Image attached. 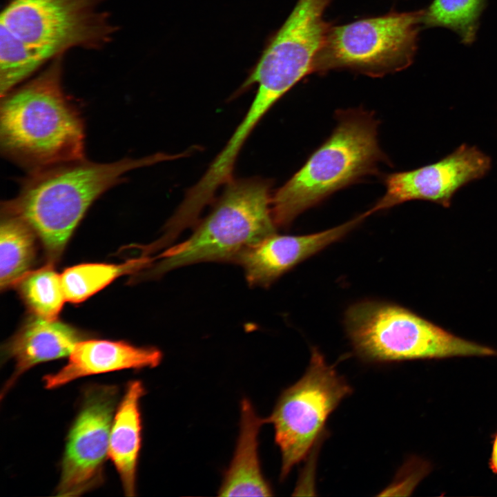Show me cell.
Here are the masks:
<instances>
[{"label": "cell", "mask_w": 497, "mask_h": 497, "mask_svg": "<svg viewBox=\"0 0 497 497\" xmlns=\"http://www.w3.org/2000/svg\"><path fill=\"white\" fill-rule=\"evenodd\" d=\"M266 423L247 399L241 402L240 433L234 456L219 489L221 496H270L258 456V434Z\"/></svg>", "instance_id": "14"}, {"label": "cell", "mask_w": 497, "mask_h": 497, "mask_svg": "<svg viewBox=\"0 0 497 497\" xmlns=\"http://www.w3.org/2000/svg\"><path fill=\"white\" fill-rule=\"evenodd\" d=\"M59 55L1 97L0 148L28 172L85 158L82 117L62 86Z\"/></svg>", "instance_id": "1"}, {"label": "cell", "mask_w": 497, "mask_h": 497, "mask_svg": "<svg viewBox=\"0 0 497 497\" xmlns=\"http://www.w3.org/2000/svg\"><path fill=\"white\" fill-rule=\"evenodd\" d=\"M423 10L391 12L342 26H330L313 72L346 69L382 77L409 66L422 26Z\"/></svg>", "instance_id": "6"}, {"label": "cell", "mask_w": 497, "mask_h": 497, "mask_svg": "<svg viewBox=\"0 0 497 497\" xmlns=\"http://www.w3.org/2000/svg\"><path fill=\"white\" fill-rule=\"evenodd\" d=\"M32 228L23 219L2 213L0 226V287L13 286L27 273L36 255Z\"/></svg>", "instance_id": "16"}, {"label": "cell", "mask_w": 497, "mask_h": 497, "mask_svg": "<svg viewBox=\"0 0 497 497\" xmlns=\"http://www.w3.org/2000/svg\"><path fill=\"white\" fill-rule=\"evenodd\" d=\"M34 315L57 319L66 300L61 275L48 264L28 271L14 285Z\"/></svg>", "instance_id": "18"}, {"label": "cell", "mask_w": 497, "mask_h": 497, "mask_svg": "<svg viewBox=\"0 0 497 497\" xmlns=\"http://www.w3.org/2000/svg\"><path fill=\"white\" fill-rule=\"evenodd\" d=\"M367 212L339 226L302 235L271 234L250 247L236 260L250 286L269 287L299 263L340 240L360 224Z\"/></svg>", "instance_id": "11"}, {"label": "cell", "mask_w": 497, "mask_h": 497, "mask_svg": "<svg viewBox=\"0 0 497 497\" xmlns=\"http://www.w3.org/2000/svg\"><path fill=\"white\" fill-rule=\"evenodd\" d=\"M46 61L5 28L0 26V92L3 96Z\"/></svg>", "instance_id": "20"}, {"label": "cell", "mask_w": 497, "mask_h": 497, "mask_svg": "<svg viewBox=\"0 0 497 497\" xmlns=\"http://www.w3.org/2000/svg\"><path fill=\"white\" fill-rule=\"evenodd\" d=\"M344 324L355 352L367 362L497 355L495 349L462 339L393 303L367 300L353 304Z\"/></svg>", "instance_id": "5"}, {"label": "cell", "mask_w": 497, "mask_h": 497, "mask_svg": "<svg viewBox=\"0 0 497 497\" xmlns=\"http://www.w3.org/2000/svg\"><path fill=\"white\" fill-rule=\"evenodd\" d=\"M193 234L157 257L148 275L157 277L205 262L235 263L244 251L276 232L270 182L259 177L232 179Z\"/></svg>", "instance_id": "4"}, {"label": "cell", "mask_w": 497, "mask_h": 497, "mask_svg": "<svg viewBox=\"0 0 497 497\" xmlns=\"http://www.w3.org/2000/svg\"><path fill=\"white\" fill-rule=\"evenodd\" d=\"M84 339L81 332L57 319L30 318L1 348V359H12L15 364L2 393L34 366L69 356L75 344Z\"/></svg>", "instance_id": "13"}, {"label": "cell", "mask_w": 497, "mask_h": 497, "mask_svg": "<svg viewBox=\"0 0 497 497\" xmlns=\"http://www.w3.org/2000/svg\"><path fill=\"white\" fill-rule=\"evenodd\" d=\"M337 119L328 139L272 195L276 226H288L334 192L375 173L384 159L378 142V121L370 113L343 110Z\"/></svg>", "instance_id": "3"}, {"label": "cell", "mask_w": 497, "mask_h": 497, "mask_svg": "<svg viewBox=\"0 0 497 497\" xmlns=\"http://www.w3.org/2000/svg\"><path fill=\"white\" fill-rule=\"evenodd\" d=\"M144 393L142 382L134 380L128 383L113 418L110 435L108 456L128 496L135 495L136 470L142 441L139 401Z\"/></svg>", "instance_id": "15"}, {"label": "cell", "mask_w": 497, "mask_h": 497, "mask_svg": "<svg viewBox=\"0 0 497 497\" xmlns=\"http://www.w3.org/2000/svg\"><path fill=\"white\" fill-rule=\"evenodd\" d=\"M490 167L487 155L475 146L462 144L436 162L388 175L384 195L369 211L372 214L411 200L449 207L460 188L485 176Z\"/></svg>", "instance_id": "10"}, {"label": "cell", "mask_w": 497, "mask_h": 497, "mask_svg": "<svg viewBox=\"0 0 497 497\" xmlns=\"http://www.w3.org/2000/svg\"><path fill=\"white\" fill-rule=\"evenodd\" d=\"M162 358V352L155 347L84 339L75 344L64 367L43 377L44 387L52 389L87 376L126 369L153 368L159 364Z\"/></svg>", "instance_id": "12"}, {"label": "cell", "mask_w": 497, "mask_h": 497, "mask_svg": "<svg viewBox=\"0 0 497 497\" xmlns=\"http://www.w3.org/2000/svg\"><path fill=\"white\" fill-rule=\"evenodd\" d=\"M150 260L144 257L121 264H82L70 267L61 275L66 300L83 302L117 277L150 264Z\"/></svg>", "instance_id": "17"}, {"label": "cell", "mask_w": 497, "mask_h": 497, "mask_svg": "<svg viewBox=\"0 0 497 497\" xmlns=\"http://www.w3.org/2000/svg\"><path fill=\"white\" fill-rule=\"evenodd\" d=\"M491 467L497 474V435L495 438L491 458Z\"/></svg>", "instance_id": "21"}, {"label": "cell", "mask_w": 497, "mask_h": 497, "mask_svg": "<svg viewBox=\"0 0 497 497\" xmlns=\"http://www.w3.org/2000/svg\"><path fill=\"white\" fill-rule=\"evenodd\" d=\"M177 155L157 153L110 163L85 158L28 172L17 196L1 204V212L26 221L41 240L50 262L57 260L90 206L122 182L131 170Z\"/></svg>", "instance_id": "2"}, {"label": "cell", "mask_w": 497, "mask_h": 497, "mask_svg": "<svg viewBox=\"0 0 497 497\" xmlns=\"http://www.w3.org/2000/svg\"><path fill=\"white\" fill-rule=\"evenodd\" d=\"M104 0H10L0 26L48 61L72 48L99 49L115 32Z\"/></svg>", "instance_id": "7"}, {"label": "cell", "mask_w": 497, "mask_h": 497, "mask_svg": "<svg viewBox=\"0 0 497 497\" xmlns=\"http://www.w3.org/2000/svg\"><path fill=\"white\" fill-rule=\"evenodd\" d=\"M352 389L329 364L317 348H312L303 376L284 389L266 423H272L282 456L280 478L309 454L326 422Z\"/></svg>", "instance_id": "8"}, {"label": "cell", "mask_w": 497, "mask_h": 497, "mask_svg": "<svg viewBox=\"0 0 497 497\" xmlns=\"http://www.w3.org/2000/svg\"><path fill=\"white\" fill-rule=\"evenodd\" d=\"M486 0H433L423 10L422 26L445 28L456 33L464 44L476 37Z\"/></svg>", "instance_id": "19"}, {"label": "cell", "mask_w": 497, "mask_h": 497, "mask_svg": "<svg viewBox=\"0 0 497 497\" xmlns=\"http://www.w3.org/2000/svg\"><path fill=\"white\" fill-rule=\"evenodd\" d=\"M117 398L115 386L95 385L85 391L68 434L57 496H80L103 481Z\"/></svg>", "instance_id": "9"}]
</instances>
